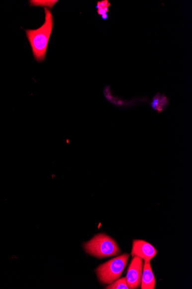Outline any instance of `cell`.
Here are the masks:
<instances>
[{"instance_id": "obj_1", "label": "cell", "mask_w": 192, "mask_h": 289, "mask_svg": "<svg viewBox=\"0 0 192 289\" xmlns=\"http://www.w3.org/2000/svg\"><path fill=\"white\" fill-rule=\"evenodd\" d=\"M45 23L35 30H25L27 38L31 47L34 59L39 63L45 61L49 42L54 27V18L52 11L45 8Z\"/></svg>"}, {"instance_id": "obj_2", "label": "cell", "mask_w": 192, "mask_h": 289, "mask_svg": "<svg viewBox=\"0 0 192 289\" xmlns=\"http://www.w3.org/2000/svg\"><path fill=\"white\" fill-rule=\"evenodd\" d=\"M89 254L99 259L117 256L121 252L117 242L106 234H98L84 244Z\"/></svg>"}, {"instance_id": "obj_3", "label": "cell", "mask_w": 192, "mask_h": 289, "mask_svg": "<svg viewBox=\"0 0 192 289\" xmlns=\"http://www.w3.org/2000/svg\"><path fill=\"white\" fill-rule=\"evenodd\" d=\"M129 258V254H123L98 267L96 273L101 283L111 284L120 278L128 265Z\"/></svg>"}, {"instance_id": "obj_4", "label": "cell", "mask_w": 192, "mask_h": 289, "mask_svg": "<svg viewBox=\"0 0 192 289\" xmlns=\"http://www.w3.org/2000/svg\"><path fill=\"white\" fill-rule=\"evenodd\" d=\"M143 267V260L138 256H133L126 277L129 289H135L140 287Z\"/></svg>"}, {"instance_id": "obj_5", "label": "cell", "mask_w": 192, "mask_h": 289, "mask_svg": "<svg viewBox=\"0 0 192 289\" xmlns=\"http://www.w3.org/2000/svg\"><path fill=\"white\" fill-rule=\"evenodd\" d=\"M158 251L153 245L141 240L133 241L131 255L138 256L144 261L150 262L157 255Z\"/></svg>"}, {"instance_id": "obj_6", "label": "cell", "mask_w": 192, "mask_h": 289, "mask_svg": "<svg viewBox=\"0 0 192 289\" xmlns=\"http://www.w3.org/2000/svg\"><path fill=\"white\" fill-rule=\"evenodd\" d=\"M104 95L109 102L114 105L122 108L129 107L136 105L139 103L149 102L146 98H136L131 100H124L112 95L110 86L106 87L104 90Z\"/></svg>"}, {"instance_id": "obj_7", "label": "cell", "mask_w": 192, "mask_h": 289, "mask_svg": "<svg viewBox=\"0 0 192 289\" xmlns=\"http://www.w3.org/2000/svg\"><path fill=\"white\" fill-rule=\"evenodd\" d=\"M155 277L152 270L150 262L144 261L143 267L142 282H141V289H154L155 288Z\"/></svg>"}, {"instance_id": "obj_8", "label": "cell", "mask_w": 192, "mask_h": 289, "mask_svg": "<svg viewBox=\"0 0 192 289\" xmlns=\"http://www.w3.org/2000/svg\"><path fill=\"white\" fill-rule=\"evenodd\" d=\"M169 103L168 97L165 95L158 93L152 98L150 106L152 109L157 111L158 113L166 109Z\"/></svg>"}, {"instance_id": "obj_9", "label": "cell", "mask_w": 192, "mask_h": 289, "mask_svg": "<svg viewBox=\"0 0 192 289\" xmlns=\"http://www.w3.org/2000/svg\"><path fill=\"white\" fill-rule=\"evenodd\" d=\"M111 5V3L108 0H102V1H98L96 5L98 14L103 16L104 14H107Z\"/></svg>"}, {"instance_id": "obj_10", "label": "cell", "mask_w": 192, "mask_h": 289, "mask_svg": "<svg viewBox=\"0 0 192 289\" xmlns=\"http://www.w3.org/2000/svg\"><path fill=\"white\" fill-rule=\"evenodd\" d=\"M108 289H128V283H127L126 278H122L121 279L117 280L108 286Z\"/></svg>"}, {"instance_id": "obj_11", "label": "cell", "mask_w": 192, "mask_h": 289, "mask_svg": "<svg viewBox=\"0 0 192 289\" xmlns=\"http://www.w3.org/2000/svg\"><path fill=\"white\" fill-rule=\"evenodd\" d=\"M101 16H102L103 19H104V20L107 19H108V14H104V15Z\"/></svg>"}]
</instances>
